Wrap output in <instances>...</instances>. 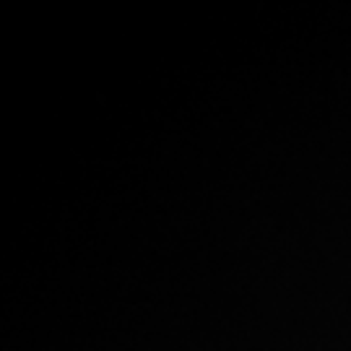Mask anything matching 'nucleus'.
Returning a JSON list of instances; mask_svg holds the SVG:
<instances>
[]
</instances>
